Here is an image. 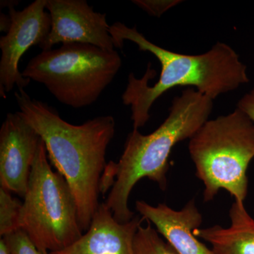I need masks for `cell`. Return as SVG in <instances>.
Segmentation results:
<instances>
[{
	"instance_id": "cell-14",
	"label": "cell",
	"mask_w": 254,
	"mask_h": 254,
	"mask_svg": "<svg viewBox=\"0 0 254 254\" xmlns=\"http://www.w3.org/2000/svg\"><path fill=\"white\" fill-rule=\"evenodd\" d=\"M22 203L11 195L9 190L0 188V235L6 236L19 229Z\"/></svg>"
},
{
	"instance_id": "cell-18",
	"label": "cell",
	"mask_w": 254,
	"mask_h": 254,
	"mask_svg": "<svg viewBox=\"0 0 254 254\" xmlns=\"http://www.w3.org/2000/svg\"><path fill=\"white\" fill-rule=\"evenodd\" d=\"M11 24V19L9 15L1 14V31L7 33Z\"/></svg>"
},
{
	"instance_id": "cell-13",
	"label": "cell",
	"mask_w": 254,
	"mask_h": 254,
	"mask_svg": "<svg viewBox=\"0 0 254 254\" xmlns=\"http://www.w3.org/2000/svg\"><path fill=\"white\" fill-rule=\"evenodd\" d=\"M136 254H178L173 247L152 227L148 221L146 226L140 225L133 242Z\"/></svg>"
},
{
	"instance_id": "cell-17",
	"label": "cell",
	"mask_w": 254,
	"mask_h": 254,
	"mask_svg": "<svg viewBox=\"0 0 254 254\" xmlns=\"http://www.w3.org/2000/svg\"><path fill=\"white\" fill-rule=\"evenodd\" d=\"M237 108L242 110L254 123V88L240 98Z\"/></svg>"
},
{
	"instance_id": "cell-4",
	"label": "cell",
	"mask_w": 254,
	"mask_h": 254,
	"mask_svg": "<svg viewBox=\"0 0 254 254\" xmlns=\"http://www.w3.org/2000/svg\"><path fill=\"white\" fill-rule=\"evenodd\" d=\"M195 175L204 185L205 202L221 190L244 203L248 193L247 170L254 158V123L236 108L208 120L189 143Z\"/></svg>"
},
{
	"instance_id": "cell-5",
	"label": "cell",
	"mask_w": 254,
	"mask_h": 254,
	"mask_svg": "<svg viewBox=\"0 0 254 254\" xmlns=\"http://www.w3.org/2000/svg\"><path fill=\"white\" fill-rule=\"evenodd\" d=\"M123 64L116 50L83 43H65L32 58L23 77L42 83L63 104L89 106L99 98Z\"/></svg>"
},
{
	"instance_id": "cell-15",
	"label": "cell",
	"mask_w": 254,
	"mask_h": 254,
	"mask_svg": "<svg viewBox=\"0 0 254 254\" xmlns=\"http://www.w3.org/2000/svg\"><path fill=\"white\" fill-rule=\"evenodd\" d=\"M13 254H49L37 248L27 234L21 229L3 237Z\"/></svg>"
},
{
	"instance_id": "cell-19",
	"label": "cell",
	"mask_w": 254,
	"mask_h": 254,
	"mask_svg": "<svg viewBox=\"0 0 254 254\" xmlns=\"http://www.w3.org/2000/svg\"><path fill=\"white\" fill-rule=\"evenodd\" d=\"M0 254H13L3 238L0 240Z\"/></svg>"
},
{
	"instance_id": "cell-3",
	"label": "cell",
	"mask_w": 254,
	"mask_h": 254,
	"mask_svg": "<svg viewBox=\"0 0 254 254\" xmlns=\"http://www.w3.org/2000/svg\"><path fill=\"white\" fill-rule=\"evenodd\" d=\"M213 100L194 88H188L173 100L168 118L155 131L142 134L139 129L130 132L118 163L107 165L100 182L103 193L113 186L104 203L120 223L135 216L128 208V198L141 179L157 183L162 190L168 187L169 158L179 142L194 136L208 120Z\"/></svg>"
},
{
	"instance_id": "cell-12",
	"label": "cell",
	"mask_w": 254,
	"mask_h": 254,
	"mask_svg": "<svg viewBox=\"0 0 254 254\" xmlns=\"http://www.w3.org/2000/svg\"><path fill=\"white\" fill-rule=\"evenodd\" d=\"M231 225L197 228L193 235L211 245L215 254H254V219L244 203L235 200L230 210Z\"/></svg>"
},
{
	"instance_id": "cell-7",
	"label": "cell",
	"mask_w": 254,
	"mask_h": 254,
	"mask_svg": "<svg viewBox=\"0 0 254 254\" xmlns=\"http://www.w3.org/2000/svg\"><path fill=\"white\" fill-rule=\"evenodd\" d=\"M47 0H36L21 11L9 6L11 24L9 31L0 38V95L6 98V93L15 86L24 88L31 80L23 77L18 65L20 60L32 46H40L49 35L52 27L51 16L47 12Z\"/></svg>"
},
{
	"instance_id": "cell-9",
	"label": "cell",
	"mask_w": 254,
	"mask_h": 254,
	"mask_svg": "<svg viewBox=\"0 0 254 254\" xmlns=\"http://www.w3.org/2000/svg\"><path fill=\"white\" fill-rule=\"evenodd\" d=\"M41 141L19 112L8 113L0 129V185L24 198Z\"/></svg>"
},
{
	"instance_id": "cell-2",
	"label": "cell",
	"mask_w": 254,
	"mask_h": 254,
	"mask_svg": "<svg viewBox=\"0 0 254 254\" xmlns=\"http://www.w3.org/2000/svg\"><path fill=\"white\" fill-rule=\"evenodd\" d=\"M15 98L19 113L41 136L48 157L67 182L77 205L82 230L87 231L99 207L100 182L106 152L115 133V120L104 115L73 125L49 105L33 99L24 88Z\"/></svg>"
},
{
	"instance_id": "cell-11",
	"label": "cell",
	"mask_w": 254,
	"mask_h": 254,
	"mask_svg": "<svg viewBox=\"0 0 254 254\" xmlns=\"http://www.w3.org/2000/svg\"><path fill=\"white\" fill-rule=\"evenodd\" d=\"M143 220L134 216L120 223L105 203H100L86 233L66 248L49 254H136L133 242Z\"/></svg>"
},
{
	"instance_id": "cell-16",
	"label": "cell",
	"mask_w": 254,
	"mask_h": 254,
	"mask_svg": "<svg viewBox=\"0 0 254 254\" xmlns=\"http://www.w3.org/2000/svg\"><path fill=\"white\" fill-rule=\"evenodd\" d=\"M133 4L141 8L150 16L160 17L176 5L182 2L178 0H134Z\"/></svg>"
},
{
	"instance_id": "cell-1",
	"label": "cell",
	"mask_w": 254,
	"mask_h": 254,
	"mask_svg": "<svg viewBox=\"0 0 254 254\" xmlns=\"http://www.w3.org/2000/svg\"><path fill=\"white\" fill-rule=\"evenodd\" d=\"M110 35L115 48H123L124 42L131 41L141 51L149 52L161 65V71L154 86H148L155 72L149 64L141 78L134 73L128 75L124 92V104L131 107L133 128L139 129L150 119L153 103L165 92L177 86L194 88L210 99L235 91L250 83L247 66L235 50L229 45L218 42L206 53L196 55L177 53L157 46L148 41L136 29L123 23L110 26Z\"/></svg>"
},
{
	"instance_id": "cell-6",
	"label": "cell",
	"mask_w": 254,
	"mask_h": 254,
	"mask_svg": "<svg viewBox=\"0 0 254 254\" xmlns=\"http://www.w3.org/2000/svg\"><path fill=\"white\" fill-rule=\"evenodd\" d=\"M48 159L41 139L18 221L19 229L44 253L63 250L83 235L71 188L61 174L53 171Z\"/></svg>"
},
{
	"instance_id": "cell-10",
	"label": "cell",
	"mask_w": 254,
	"mask_h": 254,
	"mask_svg": "<svg viewBox=\"0 0 254 254\" xmlns=\"http://www.w3.org/2000/svg\"><path fill=\"white\" fill-rule=\"evenodd\" d=\"M142 218L154 224L157 231L178 254H215L193 235L203 218L194 200H190L182 210H176L160 203L156 206L143 200L136 202Z\"/></svg>"
},
{
	"instance_id": "cell-8",
	"label": "cell",
	"mask_w": 254,
	"mask_h": 254,
	"mask_svg": "<svg viewBox=\"0 0 254 254\" xmlns=\"http://www.w3.org/2000/svg\"><path fill=\"white\" fill-rule=\"evenodd\" d=\"M46 7L51 16L52 27L39 46L43 51L59 43H83L115 50L107 15L95 11L85 0H47Z\"/></svg>"
}]
</instances>
